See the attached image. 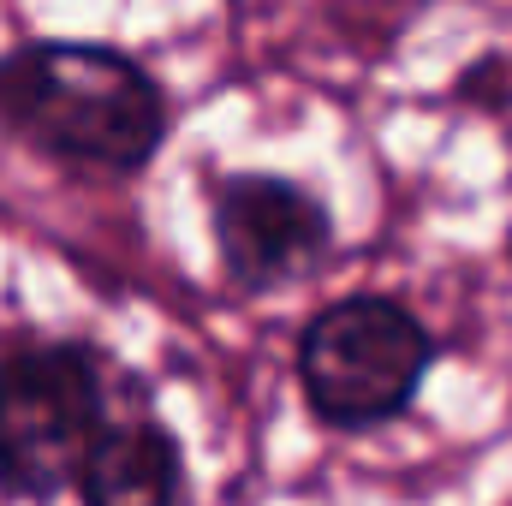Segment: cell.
<instances>
[{
	"label": "cell",
	"mask_w": 512,
	"mask_h": 506,
	"mask_svg": "<svg viewBox=\"0 0 512 506\" xmlns=\"http://www.w3.org/2000/svg\"><path fill=\"white\" fill-rule=\"evenodd\" d=\"M0 126L48 155L137 173L167 131L161 84L120 48L24 42L0 54Z\"/></svg>",
	"instance_id": "6da1fadb"
},
{
	"label": "cell",
	"mask_w": 512,
	"mask_h": 506,
	"mask_svg": "<svg viewBox=\"0 0 512 506\" xmlns=\"http://www.w3.org/2000/svg\"><path fill=\"white\" fill-rule=\"evenodd\" d=\"M435 358L429 328L376 292L316 310L298 334V381L328 429H376L399 417Z\"/></svg>",
	"instance_id": "7a4b0ae2"
},
{
	"label": "cell",
	"mask_w": 512,
	"mask_h": 506,
	"mask_svg": "<svg viewBox=\"0 0 512 506\" xmlns=\"http://www.w3.org/2000/svg\"><path fill=\"white\" fill-rule=\"evenodd\" d=\"M102 435L108 399L84 346H18L0 358V489L42 501L78 483Z\"/></svg>",
	"instance_id": "3957f363"
},
{
	"label": "cell",
	"mask_w": 512,
	"mask_h": 506,
	"mask_svg": "<svg viewBox=\"0 0 512 506\" xmlns=\"http://www.w3.org/2000/svg\"><path fill=\"white\" fill-rule=\"evenodd\" d=\"M215 245H221V262L239 286L268 292V286L310 274L328 256L334 221H328L322 197L304 191L298 179L233 173L215 191Z\"/></svg>",
	"instance_id": "277c9868"
},
{
	"label": "cell",
	"mask_w": 512,
	"mask_h": 506,
	"mask_svg": "<svg viewBox=\"0 0 512 506\" xmlns=\"http://www.w3.org/2000/svg\"><path fill=\"white\" fill-rule=\"evenodd\" d=\"M179 483L185 459L173 429L137 417V423H108L78 477V495L84 506H179Z\"/></svg>",
	"instance_id": "5b68a950"
}]
</instances>
